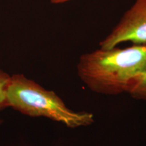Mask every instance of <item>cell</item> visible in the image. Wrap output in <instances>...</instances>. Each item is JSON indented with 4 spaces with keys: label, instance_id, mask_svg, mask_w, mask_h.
Here are the masks:
<instances>
[{
    "label": "cell",
    "instance_id": "obj_1",
    "mask_svg": "<svg viewBox=\"0 0 146 146\" xmlns=\"http://www.w3.org/2000/svg\"><path fill=\"white\" fill-rule=\"evenodd\" d=\"M146 70V45L100 49L83 54L76 66L80 79L97 94L128 93L134 80Z\"/></svg>",
    "mask_w": 146,
    "mask_h": 146
},
{
    "label": "cell",
    "instance_id": "obj_2",
    "mask_svg": "<svg viewBox=\"0 0 146 146\" xmlns=\"http://www.w3.org/2000/svg\"><path fill=\"white\" fill-rule=\"evenodd\" d=\"M5 106L33 117L48 118L70 129L88 127L95 120L92 113L69 108L56 93L46 90L22 74L10 77L5 91Z\"/></svg>",
    "mask_w": 146,
    "mask_h": 146
},
{
    "label": "cell",
    "instance_id": "obj_3",
    "mask_svg": "<svg viewBox=\"0 0 146 146\" xmlns=\"http://www.w3.org/2000/svg\"><path fill=\"white\" fill-rule=\"evenodd\" d=\"M124 42L146 45V0H136L112 31L100 42V46L110 49Z\"/></svg>",
    "mask_w": 146,
    "mask_h": 146
},
{
    "label": "cell",
    "instance_id": "obj_4",
    "mask_svg": "<svg viewBox=\"0 0 146 146\" xmlns=\"http://www.w3.org/2000/svg\"><path fill=\"white\" fill-rule=\"evenodd\" d=\"M127 94L135 100L146 101V70L134 80Z\"/></svg>",
    "mask_w": 146,
    "mask_h": 146
},
{
    "label": "cell",
    "instance_id": "obj_5",
    "mask_svg": "<svg viewBox=\"0 0 146 146\" xmlns=\"http://www.w3.org/2000/svg\"><path fill=\"white\" fill-rule=\"evenodd\" d=\"M10 77L6 73L0 70V106H5V91Z\"/></svg>",
    "mask_w": 146,
    "mask_h": 146
},
{
    "label": "cell",
    "instance_id": "obj_6",
    "mask_svg": "<svg viewBox=\"0 0 146 146\" xmlns=\"http://www.w3.org/2000/svg\"><path fill=\"white\" fill-rule=\"evenodd\" d=\"M68 1H69V0H51V1L54 3H61Z\"/></svg>",
    "mask_w": 146,
    "mask_h": 146
}]
</instances>
